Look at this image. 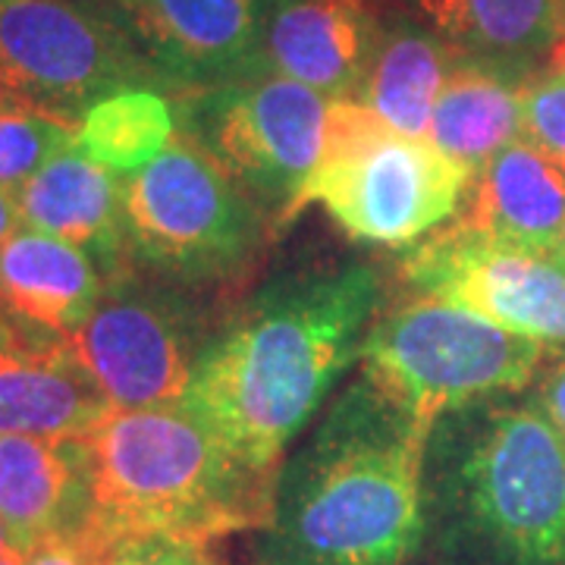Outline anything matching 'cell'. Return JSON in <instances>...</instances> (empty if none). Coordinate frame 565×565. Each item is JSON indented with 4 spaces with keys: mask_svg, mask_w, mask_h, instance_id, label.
Instances as JSON below:
<instances>
[{
    "mask_svg": "<svg viewBox=\"0 0 565 565\" xmlns=\"http://www.w3.org/2000/svg\"><path fill=\"white\" fill-rule=\"evenodd\" d=\"M381 305L384 277L364 262L267 282L214 327L180 405L236 459L277 481L289 444L362 359Z\"/></svg>",
    "mask_w": 565,
    "mask_h": 565,
    "instance_id": "6da1fadb",
    "label": "cell"
},
{
    "mask_svg": "<svg viewBox=\"0 0 565 565\" xmlns=\"http://www.w3.org/2000/svg\"><path fill=\"white\" fill-rule=\"evenodd\" d=\"M430 424L359 377L274 481L262 565H412L424 544Z\"/></svg>",
    "mask_w": 565,
    "mask_h": 565,
    "instance_id": "7a4b0ae2",
    "label": "cell"
},
{
    "mask_svg": "<svg viewBox=\"0 0 565 565\" xmlns=\"http://www.w3.org/2000/svg\"><path fill=\"white\" fill-rule=\"evenodd\" d=\"M427 565H565V440L534 399L440 415L424 449Z\"/></svg>",
    "mask_w": 565,
    "mask_h": 565,
    "instance_id": "3957f363",
    "label": "cell"
},
{
    "mask_svg": "<svg viewBox=\"0 0 565 565\" xmlns=\"http://www.w3.org/2000/svg\"><path fill=\"white\" fill-rule=\"evenodd\" d=\"M88 527L104 544L122 534L217 541L264 527L274 478H264L182 405L114 408L88 437Z\"/></svg>",
    "mask_w": 565,
    "mask_h": 565,
    "instance_id": "277c9868",
    "label": "cell"
},
{
    "mask_svg": "<svg viewBox=\"0 0 565 565\" xmlns=\"http://www.w3.org/2000/svg\"><path fill=\"white\" fill-rule=\"evenodd\" d=\"M120 195L132 264L192 292L243 282L277 239L262 204L185 132L122 177Z\"/></svg>",
    "mask_w": 565,
    "mask_h": 565,
    "instance_id": "5b68a950",
    "label": "cell"
},
{
    "mask_svg": "<svg viewBox=\"0 0 565 565\" xmlns=\"http://www.w3.org/2000/svg\"><path fill=\"white\" fill-rule=\"evenodd\" d=\"M475 177L427 139L390 129L367 104L330 102L321 161L292 217L321 204L349 239L408 248L459 214Z\"/></svg>",
    "mask_w": 565,
    "mask_h": 565,
    "instance_id": "8992f818",
    "label": "cell"
},
{
    "mask_svg": "<svg viewBox=\"0 0 565 565\" xmlns=\"http://www.w3.org/2000/svg\"><path fill=\"white\" fill-rule=\"evenodd\" d=\"M556 352L465 308L415 296L377 315L362 345V377L430 424L456 408L519 396Z\"/></svg>",
    "mask_w": 565,
    "mask_h": 565,
    "instance_id": "52a82bcc",
    "label": "cell"
},
{
    "mask_svg": "<svg viewBox=\"0 0 565 565\" xmlns=\"http://www.w3.org/2000/svg\"><path fill=\"white\" fill-rule=\"evenodd\" d=\"M0 88L13 102L79 126L126 88H173L136 20L95 0H10L0 7Z\"/></svg>",
    "mask_w": 565,
    "mask_h": 565,
    "instance_id": "ba28073f",
    "label": "cell"
},
{
    "mask_svg": "<svg viewBox=\"0 0 565 565\" xmlns=\"http://www.w3.org/2000/svg\"><path fill=\"white\" fill-rule=\"evenodd\" d=\"M180 132L221 163L262 204L277 236L321 161L330 102L277 73L180 95Z\"/></svg>",
    "mask_w": 565,
    "mask_h": 565,
    "instance_id": "9c48e42d",
    "label": "cell"
},
{
    "mask_svg": "<svg viewBox=\"0 0 565 565\" xmlns=\"http://www.w3.org/2000/svg\"><path fill=\"white\" fill-rule=\"evenodd\" d=\"M211 333L202 292L129 267L70 345L110 408H158L182 403Z\"/></svg>",
    "mask_w": 565,
    "mask_h": 565,
    "instance_id": "30bf717a",
    "label": "cell"
},
{
    "mask_svg": "<svg viewBox=\"0 0 565 565\" xmlns=\"http://www.w3.org/2000/svg\"><path fill=\"white\" fill-rule=\"evenodd\" d=\"M396 277L415 296L465 308L550 352L565 349V262L556 252L493 239L456 221L403 248Z\"/></svg>",
    "mask_w": 565,
    "mask_h": 565,
    "instance_id": "8fae6325",
    "label": "cell"
},
{
    "mask_svg": "<svg viewBox=\"0 0 565 565\" xmlns=\"http://www.w3.org/2000/svg\"><path fill=\"white\" fill-rule=\"evenodd\" d=\"M110 412L66 337L0 305V434L88 437Z\"/></svg>",
    "mask_w": 565,
    "mask_h": 565,
    "instance_id": "7c38bea8",
    "label": "cell"
},
{
    "mask_svg": "<svg viewBox=\"0 0 565 565\" xmlns=\"http://www.w3.org/2000/svg\"><path fill=\"white\" fill-rule=\"evenodd\" d=\"M377 39L371 0H267L262 73L302 82L327 102H359Z\"/></svg>",
    "mask_w": 565,
    "mask_h": 565,
    "instance_id": "4fadbf2b",
    "label": "cell"
},
{
    "mask_svg": "<svg viewBox=\"0 0 565 565\" xmlns=\"http://www.w3.org/2000/svg\"><path fill=\"white\" fill-rule=\"evenodd\" d=\"M264 10L267 0H139L132 20L185 95L262 73Z\"/></svg>",
    "mask_w": 565,
    "mask_h": 565,
    "instance_id": "5bb4252c",
    "label": "cell"
},
{
    "mask_svg": "<svg viewBox=\"0 0 565 565\" xmlns=\"http://www.w3.org/2000/svg\"><path fill=\"white\" fill-rule=\"evenodd\" d=\"M13 202L29 230L82 248L102 267L104 280L136 267L122 226L120 177L85 158L76 141L22 182Z\"/></svg>",
    "mask_w": 565,
    "mask_h": 565,
    "instance_id": "9a60e30c",
    "label": "cell"
},
{
    "mask_svg": "<svg viewBox=\"0 0 565 565\" xmlns=\"http://www.w3.org/2000/svg\"><path fill=\"white\" fill-rule=\"evenodd\" d=\"M92 456L85 437L0 434V522L10 546L29 550L57 531L88 525Z\"/></svg>",
    "mask_w": 565,
    "mask_h": 565,
    "instance_id": "2e32d148",
    "label": "cell"
},
{
    "mask_svg": "<svg viewBox=\"0 0 565 565\" xmlns=\"http://www.w3.org/2000/svg\"><path fill=\"white\" fill-rule=\"evenodd\" d=\"M462 61L527 79L565 41L563 0H405Z\"/></svg>",
    "mask_w": 565,
    "mask_h": 565,
    "instance_id": "e0dca14e",
    "label": "cell"
},
{
    "mask_svg": "<svg viewBox=\"0 0 565 565\" xmlns=\"http://www.w3.org/2000/svg\"><path fill=\"white\" fill-rule=\"evenodd\" d=\"M459 223L493 239L556 252L565 233V167L527 139L509 141L475 173Z\"/></svg>",
    "mask_w": 565,
    "mask_h": 565,
    "instance_id": "ac0fdd59",
    "label": "cell"
},
{
    "mask_svg": "<svg viewBox=\"0 0 565 565\" xmlns=\"http://www.w3.org/2000/svg\"><path fill=\"white\" fill-rule=\"evenodd\" d=\"M104 282L102 267L57 236L20 226L0 245V305L66 340L95 311Z\"/></svg>",
    "mask_w": 565,
    "mask_h": 565,
    "instance_id": "d6986e66",
    "label": "cell"
},
{
    "mask_svg": "<svg viewBox=\"0 0 565 565\" xmlns=\"http://www.w3.org/2000/svg\"><path fill=\"white\" fill-rule=\"evenodd\" d=\"M456 61V51L446 47L424 22L396 13L381 22V39L359 102L399 136L427 139L434 107Z\"/></svg>",
    "mask_w": 565,
    "mask_h": 565,
    "instance_id": "ffe728a7",
    "label": "cell"
},
{
    "mask_svg": "<svg viewBox=\"0 0 565 565\" xmlns=\"http://www.w3.org/2000/svg\"><path fill=\"white\" fill-rule=\"evenodd\" d=\"M522 82L459 57L437 98L427 141L475 177L509 141L522 139Z\"/></svg>",
    "mask_w": 565,
    "mask_h": 565,
    "instance_id": "44dd1931",
    "label": "cell"
},
{
    "mask_svg": "<svg viewBox=\"0 0 565 565\" xmlns=\"http://www.w3.org/2000/svg\"><path fill=\"white\" fill-rule=\"evenodd\" d=\"M180 132V117L158 88H126L88 107L76 126V148L114 177H132Z\"/></svg>",
    "mask_w": 565,
    "mask_h": 565,
    "instance_id": "7402d4cb",
    "label": "cell"
},
{
    "mask_svg": "<svg viewBox=\"0 0 565 565\" xmlns=\"http://www.w3.org/2000/svg\"><path fill=\"white\" fill-rule=\"evenodd\" d=\"M76 141V126L20 102L0 104V189L10 195Z\"/></svg>",
    "mask_w": 565,
    "mask_h": 565,
    "instance_id": "603a6c76",
    "label": "cell"
},
{
    "mask_svg": "<svg viewBox=\"0 0 565 565\" xmlns=\"http://www.w3.org/2000/svg\"><path fill=\"white\" fill-rule=\"evenodd\" d=\"M522 139L565 167V41L522 82Z\"/></svg>",
    "mask_w": 565,
    "mask_h": 565,
    "instance_id": "cb8c5ba5",
    "label": "cell"
},
{
    "mask_svg": "<svg viewBox=\"0 0 565 565\" xmlns=\"http://www.w3.org/2000/svg\"><path fill=\"white\" fill-rule=\"evenodd\" d=\"M102 565H217V556L207 541L145 531L110 541Z\"/></svg>",
    "mask_w": 565,
    "mask_h": 565,
    "instance_id": "d4e9b609",
    "label": "cell"
},
{
    "mask_svg": "<svg viewBox=\"0 0 565 565\" xmlns=\"http://www.w3.org/2000/svg\"><path fill=\"white\" fill-rule=\"evenodd\" d=\"M104 553H107V544L85 525L76 531H57L35 546H29L22 556H25V565H102Z\"/></svg>",
    "mask_w": 565,
    "mask_h": 565,
    "instance_id": "484cf974",
    "label": "cell"
},
{
    "mask_svg": "<svg viewBox=\"0 0 565 565\" xmlns=\"http://www.w3.org/2000/svg\"><path fill=\"white\" fill-rule=\"evenodd\" d=\"M531 399L544 412L546 422L553 424V430L565 440V349L556 352V359L546 362L541 377L534 381Z\"/></svg>",
    "mask_w": 565,
    "mask_h": 565,
    "instance_id": "4316f807",
    "label": "cell"
},
{
    "mask_svg": "<svg viewBox=\"0 0 565 565\" xmlns=\"http://www.w3.org/2000/svg\"><path fill=\"white\" fill-rule=\"evenodd\" d=\"M20 211H17V202L7 189H0V245L7 243L17 230H20Z\"/></svg>",
    "mask_w": 565,
    "mask_h": 565,
    "instance_id": "83f0119b",
    "label": "cell"
},
{
    "mask_svg": "<svg viewBox=\"0 0 565 565\" xmlns=\"http://www.w3.org/2000/svg\"><path fill=\"white\" fill-rule=\"evenodd\" d=\"M0 565H25V556H22V550L17 546H3V553H0Z\"/></svg>",
    "mask_w": 565,
    "mask_h": 565,
    "instance_id": "f1b7e54d",
    "label": "cell"
},
{
    "mask_svg": "<svg viewBox=\"0 0 565 565\" xmlns=\"http://www.w3.org/2000/svg\"><path fill=\"white\" fill-rule=\"evenodd\" d=\"M107 3H114L117 10H126L129 17H136V10H139V0H107Z\"/></svg>",
    "mask_w": 565,
    "mask_h": 565,
    "instance_id": "f546056e",
    "label": "cell"
},
{
    "mask_svg": "<svg viewBox=\"0 0 565 565\" xmlns=\"http://www.w3.org/2000/svg\"><path fill=\"white\" fill-rule=\"evenodd\" d=\"M10 544V537H7V527H3V522H0V553H3V546Z\"/></svg>",
    "mask_w": 565,
    "mask_h": 565,
    "instance_id": "4dcf8cb0",
    "label": "cell"
},
{
    "mask_svg": "<svg viewBox=\"0 0 565 565\" xmlns=\"http://www.w3.org/2000/svg\"><path fill=\"white\" fill-rule=\"evenodd\" d=\"M556 255L565 262V233H563V239H559V245H556Z\"/></svg>",
    "mask_w": 565,
    "mask_h": 565,
    "instance_id": "1f68e13d",
    "label": "cell"
},
{
    "mask_svg": "<svg viewBox=\"0 0 565 565\" xmlns=\"http://www.w3.org/2000/svg\"><path fill=\"white\" fill-rule=\"evenodd\" d=\"M3 102H13V98H10V95H7V92L0 88V104H3Z\"/></svg>",
    "mask_w": 565,
    "mask_h": 565,
    "instance_id": "d6a6232c",
    "label": "cell"
},
{
    "mask_svg": "<svg viewBox=\"0 0 565 565\" xmlns=\"http://www.w3.org/2000/svg\"><path fill=\"white\" fill-rule=\"evenodd\" d=\"M7 3H10V0H0V7H7Z\"/></svg>",
    "mask_w": 565,
    "mask_h": 565,
    "instance_id": "836d02e7",
    "label": "cell"
},
{
    "mask_svg": "<svg viewBox=\"0 0 565 565\" xmlns=\"http://www.w3.org/2000/svg\"><path fill=\"white\" fill-rule=\"evenodd\" d=\"M563 20H565V0H563Z\"/></svg>",
    "mask_w": 565,
    "mask_h": 565,
    "instance_id": "e575fe53",
    "label": "cell"
}]
</instances>
